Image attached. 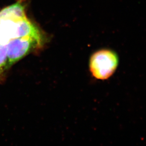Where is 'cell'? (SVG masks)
I'll use <instances>...</instances> for the list:
<instances>
[{
    "instance_id": "1",
    "label": "cell",
    "mask_w": 146,
    "mask_h": 146,
    "mask_svg": "<svg viewBox=\"0 0 146 146\" xmlns=\"http://www.w3.org/2000/svg\"><path fill=\"white\" fill-rule=\"evenodd\" d=\"M27 36L44 37L40 30L27 17L25 6L20 2L0 11V44Z\"/></svg>"
},
{
    "instance_id": "4",
    "label": "cell",
    "mask_w": 146,
    "mask_h": 146,
    "mask_svg": "<svg viewBox=\"0 0 146 146\" xmlns=\"http://www.w3.org/2000/svg\"><path fill=\"white\" fill-rule=\"evenodd\" d=\"M8 54L6 44H0V82L4 79L5 72L8 69Z\"/></svg>"
},
{
    "instance_id": "2",
    "label": "cell",
    "mask_w": 146,
    "mask_h": 146,
    "mask_svg": "<svg viewBox=\"0 0 146 146\" xmlns=\"http://www.w3.org/2000/svg\"><path fill=\"white\" fill-rule=\"evenodd\" d=\"M45 40L44 37L27 36L14 39L9 42L6 44L8 69L26 55L43 47Z\"/></svg>"
},
{
    "instance_id": "3",
    "label": "cell",
    "mask_w": 146,
    "mask_h": 146,
    "mask_svg": "<svg viewBox=\"0 0 146 146\" xmlns=\"http://www.w3.org/2000/svg\"><path fill=\"white\" fill-rule=\"evenodd\" d=\"M118 62V57L115 52L109 49L100 50L91 56L90 70L96 78L106 80L114 73Z\"/></svg>"
}]
</instances>
